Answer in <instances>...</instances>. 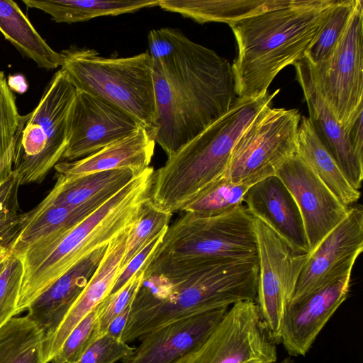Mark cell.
Here are the masks:
<instances>
[{
  "label": "cell",
  "mask_w": 363,
  "mask_h": 363,
  "mask_svg": "<svg viewBox=\"0 0 363 363\" xmlns=\"http://www.w3.org/2000/svg\"><path fill=\"white\" fill-rule=\"evenodd\" d=\"M156 119L152 135L167 157L228 113L238 96L231 64L180 30L148 34Z\"/></svg>",
  "instance_id": "1"
},
{
  "label": "cell",
  "mask_w": 363,
  "mask_h": 363,
  "mask_svg": "<svg viewBox=\"0 0 363 363\" xmlns=\"http://www.w3.org/2000/svg\"><path fill=\"white\" fill-rule=\"evenodd\" d=\"M258 257L222 258L144 275L121 340L129 343L175 320L257 301Z\"/></svg>",
  "instance_id": "2"
},
{
  "label": "cell",
  "mask_w": 363,
  "mask_h": 363,
  "mask_svg": "<svg viewBox=\"0 0 363 363\" xmlns=\"http://www.w3.org/2000/svg\"><path fill=\"white\" fill-rule=\"evenodd\" d=\"M336 0H291L229 24L238 54L232 70L239 98L266 94L275 77L304 52Z\"/></svg>",
  "instance_id": "3"
},
{
  "label": "cell",
  "mask_w": 363,
  "mask_h": 363,
  "mask_svg": "<svg viewBox=\"0 0 363 363\" xmlns=\"http://www.w3.org/2000/svg\"><path fill=\"white\" fill-rule=\"evenodd\" d=\"M154 169L147 167L70 229L53 234L19 256L23 274L16 315L81 259L131 228L150 199Z\"/></svg>",
  "instance_id": "4"
},
{
  "label": "cell",
  "mask_w": 363,
  "mask_h": 363,
  "mask_svg": "<svg viewBox=\"0 0 363 363\" xmlns=\"http://www.w3.org/2000/svg\"><path fill=\"white\" fill-rule=\"evenodd\" d=\"M279 91L253 98L238 97L228 113L168 157L162 167L154 170L152 201L171 213L182 211L223 177L238 139Z\"/></svg>",
  "instance_id": "5"
},
{
  "label": "cell",
  "mask_w": 363,
  "mask_h": 363,
  "mask_svg": "<svg viewBox=\"0 0 363 363\" xmlns=\"http://www.w3.org/2000/svg\"><path fill=\"white\" fill-rule=\"evenodd\" d=\"M60 53L61 69L77 90L124 111L152 136L156 106L152 60L147 52L105 57L94 49L71 46Z\"/></svg>",
  "instance_id": "6"
},
{
  "label": "cell",
  "mask_w": 363,
  "mask_h": 363,
  "mask_svg": "<svg viewBox=\"0 0 363 363\" xmlns=\"http://www.w3.org/2000/svg\"><path fill=\"white\" fill-rule=\"evenodd\" d=\"M252 257H257L254 218L242 203L211 217L184 213L169 225L143 269L149 272L222 258Z\"/></svg>",
  "instance_id": "7"
},
{
  "label": "cell",
  "mask_w": 363,
  "mask_h": 363,
  "mask_svg": "<svg viewBox=\"0 0 363 363\" xmlns=\"http://www.w3.org/2000/svg\"><path fill=\"white\" fill-rule=\"evenodd\" d=\"M77 89L60 69L38 106L22 116L13 172L20 184L41 183L62 158L68 143V119Z\"/></svg>",
  "instance_id": "8"
},
{
  "label": "cell",
  "mask_w": 363,
  "mask_h": 363,
  "mask_svg": "<svg viewBox=\"0 0 363 363\" xmlns=\"http://www.w3.org/2000/svg\"><path fill=\"white\" fill-rule=\"evenodd\" d=\"M301 118L297 109L264 107L238 139L225 176L235 184H254L274 175L296 153Z\"/></svg>",
  "instance_id": "9"
},
{
  "label": "cell",
  "mask_w": 363,
  "mask_h": 363,
  "mask_svg": "<svg viewBox=\"0 0 363 363\" xmlns=\"http://www.w3.org/2000/svg\"><path fill=\"white\" fill-rule=\"evenodd\" d=\"M308 65L319 93L347 133L363 113L362 0H357L345 30L328 58L315 66Z\"/></svg>",
  "instance_id": "10"
},
{
  "label": "cell",
  "mask_w": 363,
  "mask_h": 363,
  "mask_svg": "<svg viewBox=\"0 0 363 363\" xmlns=\"http://www.w3.org/2000/svg\"><path fill=\"white\" fill-rule=\"evenodd\" d=\"M256 301L234 303L204 342L178 363H268L277 359Z\"/></svg>",
  "instance_id": "11"
},
{
  "label": "cell",
  "mask_w": 363,
  "mask_h": 363,
  "mask_svg": "<svg viewBox=\"0 0 363 363\" xmlns=\"http://www.w3.org/2000/svg\"><path fill=\"white\" fill-rule=\"evenodd\" d=\"M257 244V303L275 342H280L286 306L294 295L307 254L296 252L267 225L254 218Z\"/></svg>",
  "instance_id": "12"
},
{
  "label": "cell",
  "mask_w": 363,
  "mask_h": 363,
  "mask_svg": "<svg viewBox=\"0 0 363 363\" xmlns=\"http://www.w3.org/2000/svg\"><path fill=\"white\" fill-rule=\"evenodd\" d=\"M363 250V211L350 207L347 216L307 254L289 303L352 270Z\"/></svg>",
  "instance_id": "13"
},
{
  "label": "cell",
  "mask_w": 363,
  "mask_h": 363,
  "mask_svg": "<svg viewBox=\"0 0 363 363\" xmlns=\"http://www.w3.org/2000/svg\"><path fill=\"white\" fill-rule=\"evenodd\" d=\"M274 175L297 203L311 252L347 216L350 208L338 200L296 153L284 162Z\"/></svg>",
  "instance_id": "14"
},
{
  "label": "cell",
  "mask_w": 363,
  "mask_h": 363,
  "mask_svg": "<svg viewBox=\"0 0 363 363\" xmlns=\"http://www.w3.org/2000/svg\"><path fill=\"white\" fill-rule=\"evenodd\" d=\"M139 123L121 109L77 90L68 119V143L62 160L94 153L135 130Z\"/></svg>",
  "instance_id": "15"
},
{
  "label": "cell",
  "mask_w": 363,
  "mask_h": 363,
  "mask_svg": "<svg viewBox=\"0 0 363 363\" xmlns=\"http://www.w3.org/2000/svg\"><path fill=\"white\" fill-rule=\"evenodd\" d=\"M352 271L313 291L300 301L289 303L283 316L280 342L291 356H304L316 337L347 298Z\"/></svg>",
  "instance_id": "16"
},
{
  "label": "cell",
  "mask_w": 363,
  "mask_h": 363,
  "mask_svg": "<svg viewBox=\"0 0 363 363\" xmlns=\"http://www.w3.org/2000/svg\"><path fill=\"white\" fill-rule=\"evenodd\" d=\"M229 307H220L168 323L140 338L123 363H178L199 347L224 317Z\"/></svg>",
  "instance_id": "17"
},
{
  "label": "cell",
  "mask_w": 363,
  "mask_h": 363,
  "mask_svg": "<svg viewBox=\"0 0 363 363\" xmlns=\"http://www.w3.org/2000/svg\"><path fill=\"white\" fill-rule=\"evenodd\" d=\"M296 79L302 88L308 120L319 140L338 164L350 184L359 191L363 179V157L354 150L349 135L337 121L319 93L308 63L303 57L296 62Z\"/></svg>",
  "instance_id": "18"
},
{
  "label": "cell",
  "mask_w": 363,
  "mask_h": 363,
  "mask_svg": "<svg viewBox=\"0 0 363 363\" xmlns=\"http://www.w3.org/2000/svg\"><path fill=\"white\" fill-rule=\"evenodd\" d=\"M243 202L253 218L267 225L296 252L309 253L297 203L277 176H269L252 185L245 194Z\"/></svg>",
  "instance_id": "19"
},
{
  "label": "cell",
  "mask_w": 363,
  "mask_h": 363,
  "mask_svg": "<svg viewBox=\"0 0 363 363\" xmlns=\"http://www.w3.org/2000/svg\"><path fill=\"white\" fill-rule=\"evenodd\" d=\"M107 245L94 250L81 259L57 279L28 306L27 316L43 333L44 350L96 271Z\"/></svg>",
  "instance_id": "20"
},
{
  "label": "cell",
  "mask_w": 363,
  "mask_h": 363,
  "mask_svg": "<svg viewBox=\"0 0 363 363\" xmlns=\"http://www.w3.org/2000/svg\"><path fill=\"white\" fill-rule=\"evenodd\" d=\"M155 146L148 130L139 125L130 134L98 151L77 160L60 162L54 168L57 174L65 177L125 168L140 173L150 167Z\"/></svg>",
  "instance_id": "21"
},
{
  "label": "cell",
  "mask_w": 363,
  "mask_h": 363,
  "mask_svg": "<svg viewBox=\"0 0 363 363\" xmlns=\"http://www.w3.org/2000/svg\"><path fill=\"white\" fill-rule=\"evenodd\" d=\"M129 230L130 228L108 244L96 271L67 314L52 340L44 350L47 363L54 357L74 327L109 295L120 271Z\"/></svg>",
  "instance_id": "22"
},
{
  "label": "cell",
  "mask_w": 363,
  "mask_h": 363,
  "mask_svg": "<svg viewBox=\"0 0 363 363\" xmlns=\"http://www.w3.org/2000/svg\"><path fill=\"white\" fill-rule=\"evenodd\" d=\"M116 194H103L77 206L38 205L24 213L21 230L11 252L20 255L32 245L53 234L70 229Z\"/></svg>",
  "instance_id": "23"
},
{
  "label": "cell",
  "mask_w": 363,
  "mask_h": 363,
  "mask_svg": "<svg viewBox=\"0 0 363 363\" xmlns=\"http://www.w3.org/2000/svg\"><path fill=\"white\" fill-rule=\"evenodd\" d=\"M139 174L127 168L77 177L57 174L55 186L38 205L79 206L103 194L118 192Z\"/></svg>",
  "instance_id": "24"
},
{
  "label": "cell",
  "mask_w": 363,
  "mask_h": 363,
  "mask_svg": "<svg viewBox=\"0 0 363 363\" xmlns=\"http://www.w3.org/2000/svg\"><path fill=\"white\" fill-rule=\"evenodd\" d=\"M296 154L315 172L338 200L350 208L360 197V191L348 182L338 164L317 137L308 118L299 123Z\"/></svg>",
  "instance_id": "25"
},
{
  "label": "cell",
  "mask_w": 363,
  "mask_h": 363,
  "mask_svg": "<svg viewBox=\"0 0 363 363\" xmlns=\"http://www.w3.org/2000/svg\"><path fill=\"white\" fill-rule=\"evenodd\" d=\"M291 0H160L158 6L199 23L228 25L247 16L288 4Z\"/></svg>",
  "instance_id": "26"
},
{
  "label": "cell",
  "mask_w": 363,
  "mask_h": 363,
  "mask_svg": "<svg viewBox=\"0 0 363 363\" xmlns=\"http://www.w3.org/2000/svg\"><path fill=\"white\" fill-rule=\"evenodd\" d=\"M0 32L39 67L53 69L61 67L60 53L48 45L12 0H0Z\"/></svg>",
  "instance_id": "27"
},
{
  "label": "cell",
  "mask_w": 363,
  "mask_h": 363,
  "mask_svg": "<svg viewBox=\"0 0 363 363\" xmlns=\"http://www.w3.org/2000/svg\"><path fill=\"white\" fill-rule=\"evenodd\" d=\"M160 0H23L30 8L40 9L57 23H79L104 16L133 13L158 6Z\"/></svg>",
  "instance_id": "28"
},
{
  "label": "cell",
  "mask_w": 363,
  "mask_h": 363,
  "mask_svg": "<svg viewBox=\"0 0 363 363\" xmlns=\"http://www.w3.org/2000/svg\"><path fill=\"white\" fill-rule=\"evenodd\" d=\"M42 330L27 315L0 327V363H47Z\"/></svg>",
  "instance_id": "29"
},
{
  "label": "cell",
  "mask_w": 363,
  "mask_h": 363,
  "mask_svg": "<svg viewBox=\"0 0 363 363\" xmlns=\"http://www.w3.org/2000/svg\"><path fill=\"white\" fill-rule=\"evenodd\" d=\"M357 0H336L304 52L312 66L325 61L345 31Z\"/></svg>",
  "instance_id": "30"
},
{
  "label": "cell",
  "mask_w": 363,
  "mask_h": 363,
  "mask_svg": "<svg viewBox=\"0 0 363 363\" xmlns=\"http://www.w3.org/2000/svg\"><path fill=\"white\" fill-rule=\"evenodd\" d=\"M252 185L233 183L224 174L186 205L182 211L201 217L225 213L243 203L244 196Z\"/></svg>",
  "instance_id": "31"
},
{
  "label": "cell",
  "mask_w": 363,
  "mask_h": 363,
  "mask_svg": "<svg viewBox=\"0 0 363 363\" xmlns=\"http://www.w3.org/2000/svg\"><path fill=\"white\" fill-rule=\"evenodd\" d=\"M21 118L4 72L0 71V183L13 173L16 140Z\"/></svg>",
  "instance_id": "32"
},
{
  "label": "cell",
  "mask_w": 363,
  "mask_h": 363,
  "mask_svg": "<svg viewBox=\"0 0 363 363\" xmlns=\"http://www.w3.org/2000/svg\"><path fill=\"white\" fill-rule=\"evenodd\" d=\"M172 213L156 206L149 199L142 206L140 213L128 233L125 253L120 270L152 239L167 228Z\"/></svg>",
  "instance_id": "33"
},
{
  "label": "cell",
  "mask_w": 363,
  "mask_h": 363,
  "mask_svg": "<svg viewBox=\"0 0 363 363\" xmlns=\"http://www.w3.org/2000/svg\"><path fill=\"white\" fill-rule=\"evenodd\" d=\"M20 180L13 172L0 183V259L11 251L21 230L24 213L18 204Z\"/></svg>",
  "instance_id": "34"
},
{
  "label": "cell",
  "mask_w": 363,
  "mask_h": 363,
  "mask_svg": "<svg viewBox=\"0 0 363 363\" xmlns=\"http://www.w3.org/2000/svg\"><path fill=\"white\" fill-rule=\"evenodd\" d=\"M100 336L98 306L70 332L50 363H75Z\"/></svg>",
  "instance_id": "35"
},
{
  "label": "cell",
  "mask_w": 363,
  "mask_h": 363,
  "mask_svg": "<svg viewBox=\"0 0 363 363\" xmlns=\"http://www.w3.org/2000/svg\"><path fill=\"white\" fill-rule=\"evenodd\" d=\"M23 274L21 257L10 252L0 273V327L16 315Z\"/></svg>",
  "instance_id": "36"
},
{
  "label": "cell",
  "mask_w": 363,
  "mask_h": 363,
  "mask_svg": "<svg viewBox=\"0 0 363 363\" xmlns=\"http://www.w3.org/2000/svg\"><path fill=\"white\" fill-rule=\"evenodd\" d=\"M142 268L118 291L109 294L98 306L100 336L104 335L110 323L132 303L144 279Z\"/></svg>",
  "instance_id": "37"
},
{
  "label": "cell",
  "mask_w": 363,
  "mask_h": 363,
  "mask_svg": "<svg viewBox=\"0 0 363 363\" xmlns=\"http://www.w3.org/2000/svg\"><path fill=\"white\" fill-rule=\"evenodd\" d=\"M135 347L106 333L99 336L75 363H115L130 356Z\"/></svg>",
  "instance_id": "38"
},
{
  "label": "cell",
  "mask_w": 363,
  "mask_h": 363,
  "mask_svg": "<svg viewBox=\"0 0 363 363\" xmlns=\"http://www.w3.org/2000/svg\"><path fill=\"white\" fill-rule=\"evenodd\" d=\"M167 228L150 241L124 268L119 271L109 294L118 291L143 267L148 257L161 243Z\"/></svg>",
  "instance_id": "39"
},
{
  "label": "cell",
  "mask_w": 363,
  "mask_h": 363,
  "mask_svg": "<svg viewBox=\"0 0 363 363\" xmlns=\"http://www.w3.org/2000/svg\"><path fill=\"white\" fill-rule=\"evenodd\" d=\"M361 113L347 131L352 145L357 153L363 157V124Z\"/></svg>",
  "instance_id": "40"
},
{
  "label": "cell",
  "mask_w": 363,
  "mask_h": 363,
  "mask_svg": "<svg viewBox=\"0 0 363 363\" xmlns=\"http://www.w3.org/2000/svg\"><path fill=\"white\" fill-rule=\"evenodd\" d=\"M131 304L116 315V317L108 325L105 333L115 338L121 340L123 331L125 327L130 315Z\"/></svg>",
  "instance_id": "41"
},
{
  "label": "cell",
  "mask_w": 363,
  "mask_h": 363,
  "mask_svg": "<svg viewBox=\"0 0 363 363\" xmlns=\"http://www.w3.org/2000/svg\"><path fill=\"white\" fill-rule=\"evenodd\" d=\"M7 84L12 91L20 94L25 92L28 89V84L24 77L21 74L9 76Z\"/></svg>",
  "instance_id": "42"
},
{
  "label": "cell",
  "mask_w": 363,
  "mask_h": 363,
  "mask_svg": "<svg viewBox=\"0 0 363 363\" xmlns=\"http://www.w3.org/2000/svg\"><path fill=\"white\" fill-rule=\"evenodd\" d=\"M6 257H4V258H3L2 259L0 260V273H1V270L3 269V267H4Z\"/></svg>",
  "instance_id": "43"
},
{
  "label": "cell",
  "mask_w": 363,
  "mask_h": 363,
  "mask_svg": "<svg viewBox=\"0 0 363 363\" xmlns=\"http://www.w3.org/2000/svg\"><path fill=\"white\" fill-rule=\"evenodd\" d=\"M268 363H278V362H277V361H275V362H268ZM281 363H288V362L286 360H285L284 362H282Z\"/></svg>",
  "instance_id": "44"
},
{
  "label": "cell",
  "mask_w": 363,
  "mask_h": 363,
  "mask_svg": "<svg viewBox=\"0 0 363 363\" xmlns=\"http://www.w3.org/2000/svg\"><path fill=\"white\" fill-rule=\"evenodd\" d=\"M1 260V259H0Z\"/></svg>",
  "instance_id": "45"
}]
</instances>
